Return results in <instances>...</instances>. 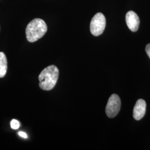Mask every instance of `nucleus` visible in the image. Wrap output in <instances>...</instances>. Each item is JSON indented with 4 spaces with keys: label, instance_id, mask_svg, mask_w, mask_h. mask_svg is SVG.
I'll return each instance as SVG.
<instances>
[{
    "label": "nucleus",
    "instance_id": "obj_4",
    "mask_svg": "<svg viewBox=\"0 0 150 150\" xmlns=\"http://www.w3.org/2000/svg\"><path fill=\"white\" fill-rule=\"evenodd\" d=\"M121 102L120 97L116 94H112L108 99L106 107V113L109 118L116 117L121 109Z\"/></svg>",
    "mask_w": 150,
    "mask_h": 150
},
{
    "label": "nucleus",
    "instance_id": "obj_3",
    "mask_svg": "<svg viewBox=\"0 0 150 150\" xmlns=\"http://www.w3.org/2000/svg\"><path fill=\"white\" fill-rule=\"evenodd\" d=\"M106 27V18L102 13L98 12L93 17L90 23L91 33L95 36L101 35Z\"/></svg>",
    "mask_w": 150,
    "mask_h": 150
},
{
    "label": "nucleus",
    "instance_id": "obj_9",
    "mask_svg": "<svg viewBox=\"0 0 150 150\" xmlns=\"http://www.w3.org/2000/svg\"><path fill=\"white\" fill-rule=\"evenodd\" d=\"M145 50H146V52L148 56L149 57V58L150 59V43H149L148 45H146Z\"/></svg>",
    "mask_w": 150,
    "mask_h": 150
},
{
    "label": "nucleus",
    "instance_id": "obj_6",
    "mask_svg": "<svg viewBox=\"0 0 150 150\" xmlns=\"http://www.w3.org/2000/svg\"><path fill=\"white\" fill-rule=\"evenodd\" d=\"M146 110V103L145 100L139 99L137 101L133 111L134 118L136 120H140L144 117Z\"/></svg>",
    "mask_w": 150,
    "mask_h": 150
},
{
    "label": "nucleus",
    "instance_id": "obj_7",
    "mask_svg": "<svg viewBox=\"0 0 150 150\" xmlns=\"http://www.w3.org/2000/svg\"><path fill=\"white\" fill-rule=\"evenodd\" d=\"M7 70V60L5 54L0 52V78L5 77Z\"/></svg>",
    "mask_w": 150,
    "mask_h": 150
},
{
    "label": "nucleus",
    "instance_id": "obj_1",
    "mask_svg": "<svg viewBox=\"0 0 150 150\" xmlns=\"http://www.w3.org/2000/svg\"><path fill=\"white\" fill-rule=\"evenodd\" d=\"M59 70L54 65H51L44 69L38 76L39 86L45 91L54 88L59 79Z\"/></svg>",
    "mask_w": 150,
    "mask_h": 150
},
{
    "label": "nucleus",
    "instance_id": "obj_5",
    "mask_svg": "<svg viewBox=\"0 0 150 150\" xmlns=\"http://www.w3.org/2000/svg\"><path fill=\"white\" fill-rule=\"evenodd\" d=\"M126 22L129 29L132 32H136L138 30L139 26V18L134 12L129 11L126 13Z\"/></svg>",
    "mask_w": 150,
    "mask_h": 150
},
{
    "label": "nucleus",
    "instance_id": "obj_8",
    "mask_svg": "<svg viewBox=\"0 0 150 150\" xmlns=\"http://www.w3.org/2000/svg\"><path fill=\"white\" fill-rule=\"evenodd\" d=\"M10 125H11V129H17L20 127V124L18 121L15 120V119H13L11 121Z\"/></svg>",
    "mask_w": 150,
    "mask_h": 150
},
{
    "label": "nucleus",
    "instance_id": "obj_2",
    "mask_svg": "<svg viewBox=\"0 0 150 150\" xmlns=\"http://www.w3.org/2000/svg\"><path fill=\"white\" fill-rule=\"evenodd\" d=\"M47 31L45 22L40 18H35L30 22L26 28V35L28 42H34L42 38Z\"/></svg>",
    "mask_w": 150,
    "mask_h": 150
},
{
    "label": "nucleus",
    "instance_id": "obj_10",
    "mask_svg": "<svg viewBox=\"0 0 150 150\" xmlns=\"http://www.w3.org/2000/svg\"><path fill=\"white\" fill-rule=\"evenodd\" d=\"M18 134L19 136H20L21 137H23V138H24V139H27V134H26L25 132H24L20 131V132H18Z\"/></svg>",
    "mask_w": 150,
    "mask_h": 150
}]
</instances>
